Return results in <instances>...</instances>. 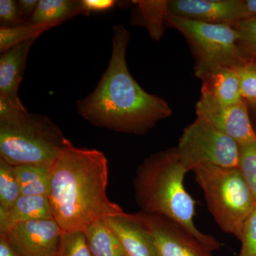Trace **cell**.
<instances>
[{
	"mask_svg": "<svg viewBox=\"0 0 256 256\" xmlns=\"http://www.w3.org/2000/svg\"><path fill=\"white\" fill-rule=\"evenodd\" d=\"M130 38L126 26H114L107 68L95 89L76 101V108L86 120L97 127L141 136L170 118L173 111L164 99L146 92L130 73L126 62Z\"/></svg>",
	"mask_w": 256,
	"mask_h": 256,
	"instance_id": "1",
	"label": "cell"
},
{
	"mask_svg": "<svg viewBox=\"0 0 256 256\" xmlns=\"http://www.w3.org/2000/svg\"><path fill=\"white\" fill-rule=\"evenodd\" d=\"M50 174L48 200L62 232H84L97 220L126 214L108 196V162L102 152L77 148L68 140Z\"/></svg>",
	"mask_w": 256,
	"mask_h": 256,
	"instance_id": "2",
	"label": "cell"
},
{
	"mask_svg": "<svg viewBox=\"0 0 256 256\" xmlns=\"http://www.w3.org/2000/svg\"><path fill=\"white\" fill-rule=\"evenodd\" d=\"M188 172L176 146L152 154L136 171L133 181L136 202L141 212L172 220L210 252L218 250L220 242L200 232L194 222L196 202L184 184Z\"/></svg>",
	"mask_w": 256,
	"mask_h": 256,
	"instance_id": "3",
	"label": "cell"
},
{
	"mask_svg": "<svg viewBox=\"0 0 256 256\" xmlns=\"http://www.w3.org/2000/svg\"><path fill=\"white\" fill-rule=\"evenodd\" d=\"M67 141L50 118L0 97V159L14 166H52Z\"/></svg>",
	"mask_w": 256,
	"mask_h": 256,
	"instance_id": "4",
	"label": "cell"
},
{
	"mask_svg": "<svg viewBox=\"0 0 256 256\" xmlns=\"http://www.w3.org/2000/svg\"><path fill=\"white\" fill-rule=\"evenodd\" d=\"M207 206L218 227L240 240L256 203L239 168L198 166L193 170Z\"/></svg>",
	"mask_w": 256,
	"mask_h": 256,
	"instance_id": "5",
	"label": "cell"
},
{
	"mask_svg": "<svg viewBox=\"0 0 256 256\" xmlns=\"http://www.w3.org/2000/svg\"><path fill=\"white\" fill-rule=\"evenodd\" d=\"M166 25L178 30L186 40L194 60L195 76L201 80L216 69L234 68L247 60L233 26L192 21L170 13Z\"/></svg>",
	"mask_w": 256,
	"mask_h": 256,
	"instance_id": "6",
	"label": "cell"
},
{
	"mask_svg": "<svg viewBox=\"0 0 256 256\" xmlns=\"http://www.w3.org/2000/svg\"><path fill=\"white\" fill-rule=\"evenodd\" d=\"M176 148L188 171L198 166L239 168L238 143L197 118L184 129Z\"/></svg>",
	"mask_w": 256,
	"mask_h": 256,
	"instance_id": "7",
	"label": "cell"
},
{
	"mask_svg": "<svg viewBox=\"0 0 256 256\" xmlns=\"http://www.w3.org/2000/svg\"><path fill=\"white\" fill-rule=\"evenodd\" d=\"M134 216L150 235L158 256H212L210 249L172 220L142 212Z\"/></svg>",
	"mask_w": 256,
	"mask_h": 256,
	"instance_id": "8",
	"label": "cell"
},
{
	"mask_svg": "<svg viewBox=\"0 0 256 256\" xmlns=\"http://www.w3.org/2000/svg\"><path fill=\"white\" fill-rule=\"evenodd\" d=\"M196 114L197 118L233 138L240 146L256 142V130L246 100L236 105L223 106L201 96L196 105Z\"/></svg>",
	"mask_w": 256,
	"mask_h": 256,
	"instance_id": "9",
	"label": "cell"
},
{
	"mask_svg": "<svg viewBox=\"0 0 256 256\" xmlns=\"http://www.w3.org/2000/svg\"><path fill=\"white\" fill-rule=\"evenodd\" d=\"M62 234L54 220H42L14 224L0 234L22 256H54Z\"/></svg>",
	"mask_w": 256,
	"mask_h": 256,
	"instance_id": "10",
	"label": "cell"
},
{
	"mask_svg": "<svg viewBox=\"0 0 256 256\" xmlns=\"http://www.w3.org/2000/svg\"><path fill=\"white\" fill-rule=\"evenodd\" d=\"M170 14L192 21L232 26L246 20L244 0H169Z\"/></svg>",
	"mask_w": 256,
	"mask_h": 256,
	"instance_id": "11",
	"label": "cell"
},
{
	"mask_svg": "<svg viewBox=\"0 0 256 256\" xmlns=\"http://www.w3.org/2000/svg\"><path fill=\"white\" fill-rule=\"evenodd\" d=\"M38 36L22 42L0 56V97L8 99L16 106H24L18 98V88L26 68L28 53Z\"/></svg>",
	"mask_w": 256,
	"mask_h": 256,
	"instance_id": "12",
	"label": "cell"
},
{
	"mask_svg": "<svg viewBox=\"0 0 256 256\" xmlns=\"http://www.w3.org/2000/svg\"><path fill=\"white\" fill-rule=\"evenodd\" d=\"M118 237L128 256H158L150 235L134 214L105 220Z\"/></svg>",
	"mask_w": 256,
	"mask_h": 256,
	"instance_id": "13",
	"label": "cell"
},
{
	"mask_svg": "<svg viewBox=\"0 0 256 256\" xmlns=\"http://www.w3.org/2000/svg\"><path fill=\"white\" fill-rule=\"evenodd\" d=\"M42 220H54L48 197L21 195L9 210L0 208V234L14 224Z\"/></svg>",
	"mask_w": 256,
	"mask_h": 256,
	"instance_id": "14",
	"label": "cell"
},
{
	"mask_svg": "<svg viewBox=\"0 0 256 256\" xmlns=\"http://www.w3.org/2000/svg\"><path fill=\"white\" fill-rule=\"evenodd\" d=\"M202 96L220 105L232 106L244 100L238 74L234 68L223 67L202 79Z\"/></svg>",
	"mask_w": 256,
	"mask_h": 256,
	"instance_id": "15",
	"label": "cell"
},
{
	"mask_svg": "<svg viewBox=\"0 0 256 256\" xmlns=\"http://www.w3.org/2000/svg\"><path fill=\"white\" fill-rule=\"evenodd\" d=\"M130 24L146 28L152 40L158 42L164 36L169 0H134Z\"/></svg>",
	"mask_w": 256,
	"mask_h": 256,
	"instance_id": "16",
	"label": "cell"
},
{
	"mask_svg": "<svg viewBox=\"0 0 256 256\" xmlns=\"http://www.w3.org/2000/svg\"><path fill=\"white\" fill-rule=\"evenodd\" d=\"M80 14L85 15L82 0H40L28 22L58 26Z\"/></svg>",
	"mask_w": 256,
	"mask_h": 256,
	"instance_id": "17",
	"label": "cell"
},
{
	"mask_svg": "<svg viewBox=\"0 0 256 256\" xmlns=\"http://www.w3.org/2000/svg\"><path fill=\"white\" fill-rule=\"evenodd\" d=\"M50 166L37 164H23L14 166V174L18 180L21 195L50 196Z\"/></svg>",
	"mask_w": 256,
	"mask_h": 256,
	"instance_id": "18",
	"label": "cell"
},
{
	"mask_svg": "<svg viewBox=\"0 0 256 256\" xmlns=\"http://www.w3.org/2000/svg\"><path fill=\"white\" fill-rule=\"evenodd\" d=\"M84 232L92 256H128L105 220L94 222Z\"/></svg>",
	"mask_w": 256,
	"mask_h": 256,
	"instance_id": "19",
	"label": "cell"
},
{
	"mask_svg": "<svg viewBox=\"0 0 256 256\" xmlns=\"http://www.w3.org/2000/svg\"><path fill=\"white\" fill-rule=\"evenodd\" d=\"M54 24H34L30 22L12 26L0 28V52H5L43 32L54 28Z\"/></svg>",
	"mask_w": 256,
	"mask_h": 256,
	"instance_id": "20",
	"label": "cell"
},
{
	"mask_svg": "<svg viewBox=\"0 0 256 256\" xmlns=\"http://www.w3.org/2000/svg\"><path fill=\"white\" fill-rule=\"evenodd\" d=\"M21 196L14 166L0 159V208L8 210Z\"/></svg>",
	"mask_w": 256,
	"mask_h": 256,
	"instance_id": "21",
	"label": "cell"
},
{
	"mask_svg": "<svg viewBox=\"0 0 256 256\" xmlns=\"http://www.w3.org/2000/svg\"><path fill=\"white\" fill-rule=\"evenodd\" d=\"M54 256H92L84 232H62Z\"/></svg>",
	"mask_w": 256,
	"mask_h": 256,
	"instance_id": "22",
	"label": "cell"
},
{
	"mask_svg": "<svg viewBox=\"0 0 256 256\" xmlns=\"http://www.w3.org/2000/svg\"><path fill=\"white\" fill-rule=\"evenodd\" d=\"M234 68L238 74L242 98L256 108V62L247 60Z\"/></svg>",
	"mask_w": 256,
	"mask_h": 256,
	"instance_id": "23",
	"label": "cell"
},
{
	"mask_svg": "<svg viewBox=\"0 0 256 256\" xmlns=\"http://www.w3.org/2000/svg\"><path fill=\"white\" fill-rule=\"evenodd\" d=\"M238 33V46L247 60L256 62V18H248L234 24Z\"/></svg>",
	"mask_w": 256,
	"mask_h": 256,
	"instance_id": "24",
	"label": "cell"
},
{
	"mask_svg": "<svg viewBox=\"0 0 256 256\" xmlns=\"http://www.w3.org/2000/svg\"><path fill=\"white\" fill-rule=\"evenodd\" d=\"M239 169L248 184L256 203V142L240 146Z\"/></svg>",
	"mask_w": 256,
	"mask_h": 256,
	"instance_id": "25",
	"label": "cell"
},
{
	"mask_svg": "<svg viewBox=\"0 0 256 256\" xmlns=\"http://www.w3.org/2000/svg\"><path fill=\"white\" fill-rule=\"evenodd\" d=\"M242 248L238 256H256V208L242 229Z\"/></svg>",
	"mask_w": 256,
	"mask_h": 256,
	"instance_id": "26",
	"label": "cell"
},
{
	"mask_svg": "<svg viewBox=\"0 0 256 256\" xmlns=\"http://www.w3.org/2000/svg\"><path fill=\"white\" fill-rule=\"evenodd\" d=\"M1 26H12L25 24L18 14V2L14 0L0 1Z\"/></svg>",
	"mask_w": 256,
	"mask_h": 256,
	"instance_id": "27",
	"label": "cell"
},
{
	"mask_svg": "<svg viewBox=\"0 0 256 256\" xmlns=\"http://www.w3.org/2000/svg\"><path fill=\"white\" fill-rule=\"evenodd\" d=\"M82 9L86 16L92 12H105L112 9L118 2L114 0H82Z\"/></svg>",
	"mask_w": 256,
	"mask_h": 256,
	"instance_id": "28",
	"label": "cell"
},
{
	"mask_svg": "<svg viewBox=\"0 0 256 256\" xmlns=\"http://www.w3.org/2000/svg\"><path fill=\"white\" fill-rule=\"evenodd\" d=\"M40 0H20L18 2V14L24 22L28 23L34 13Z\"/></svg>",
	"mask_w": 256,
	"mask_h": 256,
	"instance_id": "29",
	"label": "cell"
},
{
	"mask_svg": "<svg viewBox=\"0 0 256 256\" xmlns=\"http://www.w3.org/2000/svg\"><path fill=\"white\" fill-rule=\"evenodd\" d=\"M0 256H22L12 247L3 234H0Z\"/></svg>",
	"mask_w": 256,
	"mask_h": 256,
	"instance_id": "30",
	"label": "cell"
},
{
	"mask_svg": "<svg viewBox=\"0 0 256 256\" xmlns=\"http://www.w3.org/2000/svg\"><path fill=\"white\" fill-rule=\"evenodd\" d=\"M246 12V20L256 18V0H245Z\"/></svg>",
	"mask_w": 256,
	"mask_h": 256,
	"instance_id": "31",
	"label": "cell"
},
{
	"mask_svg": "<svg viewBox=\"0 0 256 256\" xmlns=\"http://www.w3.org/2000/svg\"><path fill=\"white\" fill-rule=\"evenodd\" d=\"M254 109H255V110H256V108H254Z\"/></svg>",
	"mask_w": 256,
	"mask_h": 256,
	"instance_id": "32",
	"label": "cell"
}]
</instances>
